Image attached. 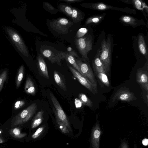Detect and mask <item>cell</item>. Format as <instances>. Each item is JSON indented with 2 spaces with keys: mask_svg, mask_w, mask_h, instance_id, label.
I'll return each mask as SVG.
<instances>
[{
  "mask_svg": "<svg viewBox=\"0 0 148 148\" xmlns=\"http://www.w3.org/2000/svg\"><path fill=\"white\" fill-rule=\"evenodd\" d=\"M75 42L76 47L81 55L84 61L88 62V52L91 51L92 47V38L90 35L79 38L75 39Z\"/></svg>",
  "mask_w": 148,
  "mask_h": 148,
  "instance_id": "1",
  "label": "cell"
},
{
  "mask_svg": "<svg viewBox=\"0 0 148 148\" xmlns=\"http://www.w3.org/2000/svg\"><path fill=\"white\" fill-rule=\"evenodd\" d=\"M101 50L99 58L103 64L106 70V73L109 75L111 62V44L110 38L107 41L103 39L101 43Z\"/></svg>",
  "mask_w": 148,
  "mask_h": 148,
  "instance_id": "2",
  "label": "cell"
},
{
  "mask_svg": "<svg viewBox=\"0 0 148 148\" xmlns=\"http://www.w3.org/2000/svg\"><path fill=\"white\" fill-rule=\"evenodd\" d=\"M37 109V106L36 103L31 104L14 118L12 121V126L20 125L28 121Z\"/></svg>",
  "mask_w": 148,
  "mask_h": 148,
  "instance_id": "3",
  "label": "cell"
},
{
  "mask_svg": "<svg viewBox=\"0 0 148 148\" xmlns=\"http://www.w3.org/2000/svg\"><path fill=\"white\" fill-rule=\"evenodd\" d=\"M80 5L86 8L95 10L103 11L112 10L134 14H136V11L134 9H132L129 8H123L113 6L106 4L102 2L84 3L81 4Z\"/></svg>",
  "mask_w": 148,
  "mask_h": 148,
  "instance_id": "4",
  "label": "cell"
},
{
  "mask_svg": "<svg viewBox=\"0 0 148 148\" xmlns=\"http://www.w3.org/2000/svg\"><path fill=\"white\" fill-rule=\"evenodd\" d=\"M50 96L51 99L55 108V109L53 108V111L56 117L60 121L64 123L69 131L71 132L72 129L68 118L59 102L52 93H50Z\"/></svg>",
  "mask_w": 148,
  "mask_h": 148,
  "instance_id": "5",
  "label": "cell"
},
{
  "mask_svg": "<svg viewBox=\"0 0 148 148\" xmlns=\"http://www.w3.org/2000/svg\"><path fill=\"white\" fill-rule=\"evenodd\" d=\"M73 24L71 21L64 18L56 19L50 23V26L53 30L63 34L68 33L69 28Z\"/></svg>",
  "mask_w": 148,
  "mask_h": 148,
  "instance_id": "6",
  "label": "cell"
},
{
  "mask_svg": "<svg viewBox=\"0 0 148 148\" xmlns=\"http://www.w3.org/2000/svg\"><path fill=\"white\" fill-rule=\"evenodd\" d=\"M79 67L82 75L86 78L90 82L97 87V84L93 72L88 62H83L80 59H75Z\"/></svg>",
  "mask_w": 148,
  "mask_h": 148,
  "instance_id": "7",
  "label": "cell"
},
{
  "mask_svg": "<svg viewBox=\"0 0 148 148\" xmlns=\"http://www.w3.org/2000/svg\"><path fill=\"white\" fill-rule=\"evenodd\" d=\"M67 66L73 75L79 82L87 88L93 94L98 92L97 88L90 82L86 78L72 66L67 64Z\"/></svg>",
  "mask_w": 148,
  "mask_h": 148,
  "instance_id": "8",
  "label": "cell"
},
{
  "mask_svg": "<svg viewBox=\"0 0 148 148\" xmlns=\"http://www.w3.org/2000/svg\"><path fill=\"white\" fill-rule=\"evenodd\" d=\"M7 31L11 40L21 53L28 57L29 53L27 48L21 37L16 32L10 29H7Z\"/></svg>",
  "mask_w": 148,
  "mask_h": 148,
  "instance_id": "9",
  "label": "cell"
},
{
  "mask_svg": "<svg viewBox=\"0 0 148 148\" xmlns=\"http://www.w3.org/2000/svg\"><path fill=\"white\" fill-rule=\"evenodd\" d=\"M136 99L134 94L130 91L129 89H120L115 93L112 98L114 101L117 100L130 102Z\"/></svg>",
  "mask_w": 148,
  "mask_h": 148,
  "instance_id": "10",
  "label": "cell"
},
{
  "mask_svg": "<svg viewBox=\"0 0 148 148\" xmlns=\"http://www.w3.org/2000/svg\"><path fill=\"white\" fill-rule=\"evenodd\" d=\"M120 19L123 23L130 25L134 28L145 24L143 21L138 20L132 16L129 15L122 16L121 17Z\"/></svg>",
  "mask_w": 148,
  "mask_h": 148,
  "instance_id": "11",
  "label": "cell"
},
{
  "mask_svg": "<svg viewBox=\"0 0 148 148\" xmlns=\"http://www.w3.org/2000/svg\"><path fill=\"white\" fill-rule=\"evenodd\" d=\"M100 51V48L98 49L93 60L92 62L93 68L95 72H103L106 74V68L99 58Z\"/></svg>",
  "mask_w": 148,
  "mask_h": 148,
  "instance_id": "12",
  "label": "cell"
},
{
  "mask_svg": "<svg viewBox=\"0 0 148 148\" xmlns=\"http://www.w3.org/2000/svg\"><path fill=\"white\" fill-rule=\"evenodd\" d=\"M57 54L61 60L65 59L66 61L71 65L73 68L82 74L80 69L76 63L74 57L69 54L66 51L60 52Z\"/></svg>",
  "mask_w": 148,
  "mask_h": 148,
  "instance_id": "13",
  "label": "cell"
},
{
  "mask_svg": "<svg viewBox=\"0 0 148 148\" xmlns=\"http://www.w3.org/2000/svg\"><path fill=\"white\" fill-rule=\"evenodd\" d=\"M41 53L43 56L47 58L52 63H56L58 65H61V60L57 54H55L52 51L48 49L42 50Z\"/></svg>",
  "mask_w": 148,
  "mask_h": 148,
  "instance_id": "14",
  "label": "cell"
},
{
  "mask_svg": "<svg viewBox=\"0 0 148 148\" xmlns=\"http://www.w3.org/2000/svg\"><path fill=\"white\" fill-rule=\"evenodd\" d=\"M37 58L39 70L43 77L48 79L49 76L48 69L43 58L39 54Z\"/></svg>",
  "mask_w": 148,
  "mask_h": 148,
  "instance_id": "15",
  "label": "cell"
},
{
  "mask_svg": "<svg viewBox=\"0 0 148 148\" xmlns=\"http://www.w3.org/2000/svg\"><path fill=\"white\" fill-rule=\"evenodd\" d=\"M122 1L129 4H131L137 9L143 11L144 10L147 13L148 7L146 3L141 0H124Z\"/></svg>",
  "mask_w": 148,
  "mask_h": 148,
  "instance_id": "16",
  "label": "cell"
},
{
  "mask_svg": "<svg viewBox=\"0 0 148 148\" xmlns=\"http://www.w3.org/2000/svg\"><path fill=\"white\" fill-rule=\"evenodd\" d=\"M53 76L55 81L60 87L64 91H66L65 80L61 75L56 71H54Z\"/></svg>",
  "mask_w": 148,
  "mask_h": 148,
  "instance_id": "17",
  "label": "cell"
},
{
  "mask_svg": "<svg viewBox=\"0 0 148 148\" xmlns=\"http://www.w3.org/2000/svg\"><path fill=\"white\" fill-rule=\"evenodd\" d=\"M138 45L140 52L147 58V51L146 45L143 36L140 35L138 39Z\"/></svg>",
  "mask_w": 148,
  "mask_h": 148,
  "instance_id": "18",
  "label": "cell"
},
{
  "mask_svg": "<svg viewBox=\"0 0 148 148\" xmlns=\"http://www.w3.org/2000/svg\"><path fill=\"white\" fill-rule=\"evenodd\" d=\"M137 82L141 86L148 84V77L147 74L144 71H138L136 75Z\"/></svg>",
  "mask_w": 148,
  "mask_h": 148,
  "instance_id": "19",
  "label": "cell"
},
{
  "mask_svg": "<svg viewBox=\"0 0 148 148\" xmlns=\"http://www.w3.org/2000/svg\"><path fill=\"white\" fill-rule=\"evenodd\" d=\"M44 111L41 110L38 112L34 117L31 125L32 128H35L42 123L43 119Z\"/></svg>",
  "mask_w": 148,
  "mask_h": 148,
  "instance_id": "20",
  "label": "cell"
},
{
  "mask_svg": "<svg viewBox=\"0 0 148 148\" xmlns=\"http://www.w3.org/2000/svg\"><path fill=\"white\" fill-rule=\"evenodd\" d=\"M74 23H77L82 20L84 16L81 11L76 8H72V13L71 17Z\"/></svg>",
  "mask_w": 148,
  "mask_h": 148,
  "instance_id": "21",
  "label": "cell"
},
{
  "mask_svg": "<svg viewBox=\"0 0 148 148\" xmlns=\"http://www.w3.org/2000/svg\"><path fill=\"white\" fill-rule=\"evenodd\" d=\"M25 89L26 92L28 94L34 95L36 93L34 84L29 77H28L26 81Z\"/></svg>",
  "mask_w": 148,
  "mask_h": 148,
  "instance_id": "22",
  "label": "cell"
},
{
  "mask_svg": "<svg viewBox=\"0 0 148 148\" xmlns=\"http://www.w3.org/2000/svg\"><path fill=\"white\" fill-rule=\"evenodd\" d=\"M106 14L95 15L88 18L86 21L85 24L88 25L90 23H100L104 18Z\"/></svg>",
  "mask_w": 148,
  "mask_h": 148,
  "instance_id": "23",
  "label": "cell"
},
{
  "mask_svg": "<svg viewBox=\"0 0 148 148\" xmlns=\"http://www.w3.org/2000/svg\"><path fill=\"white\" fill-rule=\"evenodd\" d=\"M78 97L79 99L83 104L90 108L92 107L93 105L92 102L85 94L83 93H79Z\"/></svg>",
  "mask_w": 148,
  "mask_h": 148,
  "instance_id": "24",
  "label": "cell"
},
{
  "mask_svg": "<svg viewBox=\"0 0 148 148\" xmlns=\"http://www.w3.org/2000/svg\"><path fill=\"white\" fill-rule=\"evenodd\" d=\"M97 76L101 82L107 86H109L110 83L106 74L103 72H95Z\"/></svg>",
  "mask_w": 148,
  "mask_h": 148,
  "instance_id": "25",
  "label": "cell"
},
{
  "mask_svg": "<svg viewBox=\"0 0 148 148\" xmlns=\"http://www.w3.org/2000/svg\"><path fill=\"white\" fill-rule=\"evenodd\" d=\"M10 133L12 136L18 138H22L26 135L25 133H21L20 130L17 127L11 129L10 131Z\"/></svg>",
  "mask_w": 148,
  "mask_h": 148,
  "instance_id": "26",
  "label": "cell"
},
{
  "mask_svg": "<svg viewBox=\"0 0 148 148\" xmlns=\"http://www.w3.org/2000/svg\"><path fill=\"white\" fill-rule=\"evenodd\" d=\"M58 8L62 12L66 15L71 17L72 13V8L64 4L60 5Z\"/></svg>",
  "mask_w": 148,
  "mask_h": 148,
  "instance_id": "27",
  "label": "cell"
},
{
  "mask_svg": "<svg viewBox=\"0 0 148 148\" xmlns=\"http://www.w3.org/2000/svg\"><path fill=\"white\" fill-rule=\"evenodd\" d=\"M43 6L45 10L51 14H56L58 11L48 2H44Z\"/></svg>",
  "mask_w": 148,
  "mask_h": 148,
  "instance_id": "28",
  "label": "cell"
},
{
  "mask_svg": "<svg viewBox=\"0 0 148 148\" xmlns=\"http://www.w3.org/2000/svg\"><path fill=\"white\" fill-rule=\"evenodd\" d=\"M56 123L61 132L64 134L69 133L70 131L65 125L60 121L56 117Z\"/></svg>",
  "mask_w": 148,
  "mask_h": 148,
  "instance_id": "29",
  "label": "cell"
},
{
  "mask_svg": "<svg viewBox=\"0 0 148 148\" xmlns=\"http://www.w3.org/2000/svg\"><path fill=\"white\" fill-rule=\"evenodd\" d=\"M24 66L22 65L20 68L18 74L16 81V86L17 87L19 86L22 80L24 73Z\"/></svg>",
  "mask_w": 148,
  "mask_h": 148,
  "instance_id": "30",
  "label": "cell"
},
{
  "mask_svg": "<svg viewBox=\"0 0 148 148\" xmlns=\"http://www.w3.org/2000/svg\"><path fill=\"white\" fill-rule=\"evenodd\" d=\"M88 31V29L85 27L80 28L77 32L76 38H79L83 37L87 33Z\"/></svg>",
  "mask_w": 148,
  "mask_h": 148,
  "instance_id": "31",
  "label": "cell"
},
{
  "mask_svg": "<svg viewBox=\"0 0 148 148\" xmlns=\"http://www.w3.org/2000/svg\"><path fill=\"white\" fill-rule=\"evenodd\" d=\"M44 129V127L43 126H41L38 128L32 135V138L33 139H35L39 137L42 134Z\"/></svg>",
  "mask_w": 148,
  "mask_h": 148,
  "instance_id": "32",
  "label": "cell"
},
{
  "mask_svg": "<svg viewBox=\"0 0 148 148\" xmlns=\"http://www.w3.org/2000/svg\"><path fill=\"white\" fill-rule=\"evenodd\" d=\"M7 73L6 71H4L0 75V91L1 89L4 82L7 76Z\"/></svg>",
  "mask_w": 148,
  "mask_h": 148,
  "instance_id": "33",
  "label": "cell"
},
{
  "mask_svg": "<svg viewBox=\"0 0 148 148\" xmlns=\"http://www.w3.org/2000/svg\"><path fill=\"white\" fill-rule=\"evenodd\" d=\"M67 52L70 55L73 56L74 57L79 58L77 53L71 47H69L67 48Z\"/></svg>",
  "mask_w": 148,
  "mask_h": 148,
  "instance_id": "34",
  "label": "cell"
},
{
  "mask_svg": "<svg viewBox=\"0 0 148 148\" xmlns=\"http://www.w3.org/2000/svg\"><path fill=\"white\" fill-rule=\"evenodd\" d=\"M25 103V102L23 101H18L15 103V107L16 108H18L24 105Z\"/></svg>",
  "mask_w": 148,
  "mask_h": 148,
  "instance_id": "35",
  "label": "cell"
},
{
  "mask_svg": "<svg viewBox=\"0 0 148 148\" xmlns=\"http://www.w3.org/2000/svg\"><path fill=\"white\" fill-rule=\"evenodd\" d=\"M75 105L77 108H79L81 107L82 104L80 100L76 98L75 99Z\"/></svg>",
  "mask_w": 148,
  "mask_h": 148,
  "instance_id": "36",
  "label": "cell"
},
{
  "mask_svg": "<svg viewBox=\"0 0 148 148\" xmlns=\"http://www.w3.org/2000/svg\"><path fill=\"white\" fill-rule=\"evenodd\" d=\"M60 1H64L68 3H77L80 2L82 0H60Z\"/></svg>",
  "mask_w": 148,
  "mask_h": 148,
  "instance_id": "37",
  "label": "cell"
},
{
  "mask_svg": "<svg viewBox=\"0 0 148 148\" xmlns=\"http://www.w3.org/2000/svg\"><path fill=\"white\" fill-rule=\"evenodd\" d=\"M142 143L143 145L146 146L148 144V140L146 138L144 139L143 140Z\"/></svg>",
  "mask_w": 148,
  "mask_h": 148,
  "instance_id": "38",
  "label": "cell"
},
{
  "mask_svg": "<svg viewBox=\"0 0 148 148\" xmlns=\"http://www.w3.org/2000/svg\"><path fill=\"white\" fill-rule=\"evenodd\" d=\"M2 142V140L0 138V143Z\"/></svg>",
  "mask_w": 148,
  "mask_h": 148,
  "instance_id": "39",
  "label": "cell"
},
{
  "mask_svg": "<svg viewBox=\"0 0 148 148\" xmlns=\"http://www.w3.org/2000/svg\"><path fill=\"white\" fill-rule=\"evenodd\" d=\"M1 133V131L0 130V134Z\"/></svg>",
  "mask_w": 148,
  "mask_h": 148,
  "instance_id": "40",
  "label": "cell"
}]
</instances>
